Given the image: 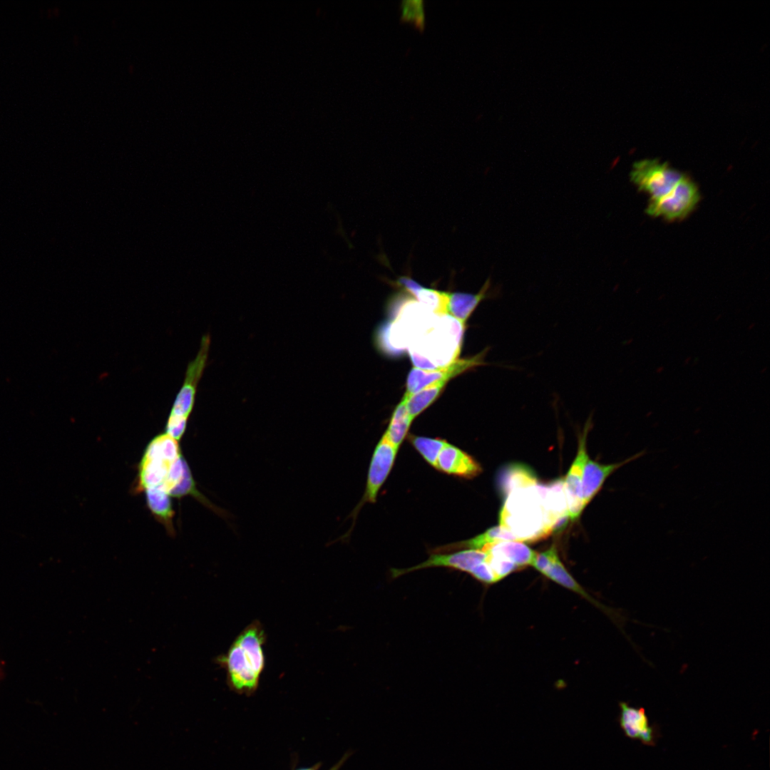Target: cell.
<instances>
[{
  "mask_svg": "<svg viewBox=\"0 0 770 770\" xmlns=\"http://www.w3.org/2000/svg\"><path fill=\"white\" fill-rule=\"evenodd\" d=\"M265 639L262 625L254 621L238 635L227 653L217 658L226 669L227 685L233 692L250 696L257 689L265 663Z\"/></svg>",
  "mask_w": 770,
  "mask_h": 770,
  "instance_id": "1",
  "label": "cell"
},
{
  "mask_svg": "<svg viewBox=\"0 0 770 770\" xmlns=\"http://www.w3.org/2000/svg\"><path fill=\"white\" fill-rule=\"evenodd\" d=\"M499 525L523 543L541 539L555 530L538 484L513 490L506 496Z\"/></svg>",
  "mask_w": 770,
  "mask_h": 770,
  "instance_id": "2",
  "label": "cell"
},
{
  "mask_svg": "<svg viewBox=\"0 0 770 770\" xmlns=\"http://www.w3.org/2000/svg\"><path fill=\"white\" fill-rule=\"evenodd\" d=\"M464 327L448 314L440 316L408 345L414 364L434 369L452 363L459 354Z\"/></svg>",
  "mask_w": 770,
  "mask_h": 770,
  "instance_id": "3",
  "label": "cell"
},
{
  "mask_svg": "<svg viewBox=\"0 0 770 770\" xmlns=\"http://www.w3.org/2000/svg\"><path fill=\"white\" fill-rule=\"evenodd\" d=\"M210 346V335H204L195 358L187 366L183 386L168 416L165 432L178 441L186 430L188 420L194 407L197 386L206 366Z\"/></svg>",
  "mask_w": 770,
  "mask_h": 770,
  "instance_id": "4",
  "label": "cell"
},
{
  "mask_svg": "<svg viewBox=\"0 0 770 770\" xmlns=\"http://www.w3.org/2000/svg\"><path fill=\"white\" fill-rule=\"evenodd\" d=\"M181 455L178 441L165 432L155 436L147 445L138 464L137 491L160 488Z\"/></svg>",
  "mask_w": 770,
  "mask_h": 770,
  "instance_id": "5",
  "label": "cell"
},
{
  "mask_svg": "<svg viewBox=\"0 0 770 770\" xmlns=\"http://www.w3.org/2000/svg\"><path fill=\"white\" fill-rule=\"evenodd\" d=\"M683 175L657 160H642L633 164L630 180L641 190L657 199L669 193Z\"/></svg>",
  "mask_w": 770,
  "mask_h": 770,
  "instance_id": "6",
  "label": "cell"
},
{
  "mask_svg": "<svg viewBox=\"0 0 770 770\" xmlns=\"http://www.w3.org/2000/svg\"><path fill=\"white\" fill-rule=\"evenodd\" d=\"M699 198L697 186L683 176L669 193L657 199H650L646 212L667 220L683 218L694 208Z\"/></svg>",
  "mask_w": 770,
  "mask_h": 770,
  "instance_id": "7",
  "label": "cell"
},
{
  "mask_svg": "<svg viewBox=\"0 0 770 770\" xmlns=\"http://www.w3.org/2000/svg\"><path fill=\"white\" fill-rule=\"evenodd\" d=\"M397 449L394 447L384 434L374 451L366 481L365 493L351 515H356L361 506L367 503H374L378 492L389 476L396 456Z\"/></svg>",
  "mask_w": 770,
  "mask_h": 770,
  "instance_id": "8",
  "label": "cell"
},
{
  "mask_svg": "<svg viewBox=\"0 0 770 770\" xmlns=\"http://www.w3.org/2000/svg\"><path fill=\"white\" fill-rule=\"evenodd\" d=\"M486 352L484 350L473 357L455 360L447 366L434 369L413 368L408 375L406 391L404 396L408 398L429 384L442 380L448 381L468 369L484 364Z\"/></svg>",
  "mask_w": 770,
  "mask_h": 770,
  "instance_id": "9",
  "label": "cell"
},
{
  "mask_svg": "<svg viewBox=\"0 0 770 770\" xmlns=\"http://www.w3.org/2000/svg\"><path fill=\"white\" fill-rule=\"evenodd\" d=\"M590 421L586 423L578 442L577 455L563 481V491L565 496L569 519L575 520L581 514L584 508L581 496V484L584 466L587 458L586 441L590 428Z\"/></svg>",
  "mask_w": 770,
  "mask_h": 770,
  "instance_id": "10",
  "label": "cell"
},
{
  "mask_svg": "<svg viewBox=\"0 0 770 770\" xmlns=\"http://www.w3.org/2000/svg\"><path fill=\"white\" fill-rule=\"evenodd\" d=\"M487 553L482 550L468 549L453 553H432L424 562L406 569H391V576L396 578L420 569L431 567H445L470 573L476 565L484 562Z\"/></svg>",
  "mask_w": 770,
  "mask_h": 770,
  "instance_id": "11",
  "label": "cell"
},
{
  "mask_svg": "<svg viewBox=\"0 0 770 770\" xmlns=\"http://www.w3.org/2000/svg\"><path fill=\"white\" fill-rule=\"evenodd\" d=\"M645 453V451H641L622 461L610 464H602L588 457L584 466L581 484L583 508H585L594 498L601 489L605 480L612 473L625 464L640 458Z\"/></svg>",
  "mask_w": 770,
  "mask_h": 770,
  "instance_id": "12",
  "label": "cell"
},
{
  "mask_svg": "<svg viewBox=\"0 0 770 770\" xmlns=\"http://www.w3.org/2000/svg\"><path fill=\"white\" fill-rule=\"evenodd\" d=\"M436 469L463 478H474L482 471L480 463L471 455L448 443L438 455Z\"/></svg>",
  "mask_w": 770,
  "mask_h": 770,
  "instance_id": "13",
  "label": "cell"
},
{
  "mask_svg": "<svg viewBox=\"0 0 770 770\" xmlns=\"http://www.w3.org/2000/svg\"><path fill=\"white\" fill-rule=\"evenodd\" d=\"M619 707L618 721L626 736L639 739L646 745H654V730L650 724L645 709L630 706L624 702H620Z\"/></svg>",
  "mask_w": 770,
  "mask_h": 770,
  "instance_id": "14",
  "label": "cell"
},
{
  "mask_svg": "<svg viewBox=\"0 0 770 770\" xmlns=\"http://www.w3.org/2000/svg\"><path fill=\"white\" fill-rule=\"evenodd\" d=\"M490 287L491 280L488 279L477 294L449 292L448 314L465 326L480 302L489 296Z\"/></svg>",
  "mask_w": 770,
  "mask_h": 770,
  "instance_id": "15",
  "label": "cell"
},
{
  "mask_svg": "<svg viewBox=\"0 0 770 770\" xmlns=\"http://www.w3.org/2000/svg\"><path fill=\"white\" fill-rule=\"evenodd\" d=\"M482 550L500 555L518 568L532 565L538 554L524 543L520 541H502L486 545Z\"/></svg>",
  "mask_w": 770,
  "mask_h": 770,
  "instance_id": "16",
  "label": "cell"
},
{
  "mask_svg": "<svg viewBox=\"0 0 770 770\" xmlns=\"http://www.w3.org/2000/svg\"><path fill=\"white\" fill-rule=\"evenodd\" d=\"M515 540L510 532L501 526H494L482 534L467 540L448 544L436 548L433 551L436 553L451 552L462 548L482 550L486 545L502 541Z\"/></svg>",
  "mask_w": 770,
  "mask_h": 770,
  "instance_id": "17",
  "label": "cell"
},
{
  "mask_svg": "<svg viewBox=\"0 0 770 770\" xmlns=\"http://www.w3.org/2000/svg\"><path fill=\"white\" fill-rule=\"evenodd\" d=\"M499 484L503 493L507 496L513 490L536 486L538 481L530 468L523 464L514 463L500 473Z\"/></svg>",
  "mask_w": 770,
  "mask_h": 770,
  "instance_id": "18",
  "label": "cell"
},
{
  "mask_svg": "<svg viewBox=\"0 0 770 770\" xmlns=\"http://www.w3.org/2000/svg\"><path fill=\"white\" fill-rule=\"evenodd\" d=\"M148 508L161 523L165 525L168 531L174 532L172 520L174 511L170 496L165 492L156 488L144 491Z\"/></svg>",
  "mask_w": 770,
  "mask_h": 770,
  "instance_id": "19",
  "label": "cell"
},
{
  "mask_svg": "<svg viewBox=\"0 0 770 770\" xmlns=\"http://www.w3.org/2000/svg\"><path fill=\"white\" fill-rule=\"evenodd\" d=\"M412 420L407 411L406 399L403 397L395 408L388 428L384 433L388 441L397 450L406 436Z\"/></svg>",
  "mask_w": 770,
  "mask_h": 770,
  "instance_id": "20",
  "label": "cell"
},
{
  "mask_svg": "<svg viewBox=\"0 0 770 770\" xmlns=\"http://www.w3.org/2000/svg\"><path fill=\"white\" fill-rule=\"evenodd\" d=\"M540 573L553 582L580 595L597 607H602L572 577L560 561L558 555Z\"/></svg>",
  "mask_w": 770,
  "mask_h": 770,
  "instance_id": "21",
  "label": "cell"
},
{
  "mask_svg": "<svg viewBox=\"0 0 770 770\" xmlns=\"http://www.w3.org/2000/svg\"><path fill=\"white\" fill-rule=\"evenodd\" d=\"M447 381L434 382L411 395L406 399V408L410 417L414 419L427 408L439 395Z\"/></svg>",
  "mask_w": 770,
  "mask_h": 770,
  "instance_id": "22",
  "label": "cell"
},
{
  "mask_svg": "<svg viewBox=\"0 0 770 770\" xmlns=\"http://www.w3.org/2000/svg\"><path fill=\"white\" fill-rule=\"evenodd\" d=\"M449 292L421 286L414 295L416 301L436 315L448 314Z\"/></svg>",
  "mask_w": 770,
  "mask_h": 770,
  "instance_id": "23",
  "label": "cell"
},
{
  "mask_svg": "<svg viewBox=\"0 0 770 770\" xmlns=\"http://www.w3.org/2000/svg\"><path fill=\"white\" fill-rule=\"evenodd\" d=\"M409 439L426 461L436 468L438 455L447 441L444 439L416 436H410Z\"/></svg>",
  "mask_w": 770,
  "mask_h": 770,
  "instance_id": "24",
  "label": "cell"
},
{
  "mask_svg": "<svg viewBox=\"0 0 770 770\" xmlns=\"http://www.w3.org/2000/svg\"><path fill=\"white\" fill-rule=\"evenodd\" d=\"M401 20L414 24L422 31L425 26L423 1L404 0L400 4Z\"/></svg>",
  "mask_w": 770,
  "mask_h": 770,
  "instance_id": "25",
  "label": "cell"
},
{
  "mask_svg": "<svg viewBox=\"0 0 770 770\" xmlns=\"http://www.w3.org/2000/svg\"><path fill=\"white\" fill-rule=\"evenodd\" d=\"M396 285L402 287L405 291H407L414 297L421 287V284L408 276L399 277L396 280Z\"/></svg>",
  "mask_w": 770,
  "mask_h": 770,
  "instance_id": "26",
  "label": "cell"
},
{
  "mask_svg": "<svg viewBox=\"0 0 770 770\" xmlns=\"http://www.w3.org/2000/svg\"><path fill=\"white\" fill-rule=\"evenodd\" d=\"M351 752H346L344 754V756L339 759V761L337 763H336L334 766H332L329 770H339L340 768L345 763V761L351 756Z\"/></svg>",
  "mask_w": 770,
  "mask_h": 770,
  "instance_id": "27",
  "label": "cell"
},
{
  "mask_svg": "<svg viewBox=\"0 0 770 770\" xmlns=\"http://www.w3.org/2000/svg\"><path fill=\"white\" fill-rule=\"evenodd\" d=\"M6 667L5 663L0 656V679L2 680L5 677Z\"/></svg>",
  "mask_w": 770,
  "mask_h": 770,
  "instance_id": "28",
  "label": "cell"
},
{
  "mask_svg": "<svg viewBox=\"0 0 770 770\" xmlns=\"http://www.w3.org/2000/svg\"><path fill=\"white\" fill-rule=\"evenodd\" d=\"M321 765V763L318 762L311 766L297 768L294 770H319Z\"/></svg>",
  "mask_w": 770,
  "mask_h": 770,
  "instance_id": "29",
  "label": "cell"
},
{
  "mask_svg": "<svg viewBox=\"0 0 770 770\" xmlns=\"http://www.w3.org/2000/svg\"><path fill=\"white\" fill-rule=\"evenodd\" d=\"M1 680H0V682H1Z\"/></svg>",
  "mask_w": 770,
  "mask_h": 770,
  "instance_id": "30",
  "label": "cell"
}]
</instances>
